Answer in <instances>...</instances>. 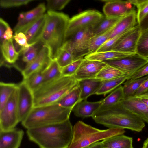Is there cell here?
<instances>
[{
    "instance_id": "obj_1",
    "label": "cell",
    "mask_w": 148,
    "mask_h": 148,
    "mask_svg": "<svg viewBox=\"0 0 148 148\" xmlns=\"http://www.w3.org/2000/svg\"><path fill=\"white\" fill-rule=\"evenodd\" d=\"M69 119L60 123L28 129L29 139L40 148H68L73 135Z\"/></svg>"
},
{
    "instance_id": "obj_2",
    "label": "cell",
    "mask_w": 148,
    "mask_h": 148,
    "mask_svg": "<svg viewBox=\"0 0 148 148\" xmlns=\"http://www.w3.org/2000/svg\"><path fill=\"white\" fill-rule=\"evenodd\" d=\"M92 118L97 123L109 128L127 129L140 132L145 127L139 117L123 107L120 102L106 107H100Z\"/></svg>"
},
{
    "instance_id": "obj_3",
    "label": "cell",
    "mask_w": 148,
    "mask_h": 148,
    "mask_svg": "<svg viewBox=\"0 0 148 148\" xmlns=\"http://www.w3.org/2000/svg\"><path fill=\"white\" fill-rule=\"evenodd\" d=\"M46 21L40 41L48 48L52 60H55L64 42L65 32L70 19L62 12L47 11Z\"/></svg>"
},
{
    "instance_id": "obj_4",
    "label": "cell",
    "mask_w": 148,
    "mask_h": 148,
    "mask_svg": "<svg viewBox=\"0 0 148 148\" xmlns=\"http://www.w3.org/2000/svg\"><path fill=\"white\" fill-rule=\"evenodd\" d=\"M77 85V81L73 76H63L43 83L33 92L34 107L56 103Z\"/></svg>"
},
{
    "instance_id": "obj_5",
    "label": "cell",
    "mask_w": 148,
    "mask_h": 148,
    "mask_svg": "<svg viewBox=\"0 0 148 148\" xmlns=\"http://www.w3.org/2000/svg\"><path fill=\"white\" fill-rule=\"evenodd\" d=\"M72 110L57 103L33 107L22 125L28 129L62 122L69 119Z\"/></svg>"
},
{
    "instance_id": "obj_6",
    "label": "cell",
    "mask_w": 148,
    "mask_h": 148,
    "mask_svg": "<svg viewBox=\"0 0 148 148\" xmlns=\"http://www.w3.org/2000/svg\"><path fill=\"white\" fill-rule=\"evenodd\" d=\"M125 132L124 129L122 128L100 130L79 121L73 126V137L68 148H84L93 143L123 134Z\"/></svg>"
},
{
    "instance_id": "obj_7",
    "label": "cell",
    "mask_w": 148,
    "mask_h": 148,
    "mask_svg": "<svg viewBox=\"0 0 148 148\" xmlns=\"http://www.w3.org/2000/svg\"><path fill=\"white\" fill-rule=\"evenodd\" d=\"M95 27L83 29L76 32L64 42L61 48L67 50L74 55L75 60L88 54L90 40Z\"/></svg>"
},
{
    "instance_id": "obj_8",
    "label": "cell",
    "mask_w": 148,
    "mask_h": 148,
    "mask_svg": "<svg viewBox=\"0 0 148 148\" xmlns=\"http://www.w3.org/2000/svg\"><path fill=\"white\" fill-rule=\"evenodd\" d=\"M104 17L101 12L95 10H86L73 16L69 20L64 42L79 30L89 27H95Z\"/></svg>"
},
{
    "instance_id": "obj_9",
    "label": "cell",
    "mask_w": 148,
    "mask_h": 148,
    "mask_svg": "<svg viewBox=\"0 0 148 148\" xmlns=\"http://www.w3.org/2000/svg\"><path fill=\"white\" fill-rule=\"evenodd\" d=\"M18 85L11 96L0 110V130H7L15 128L20 122L18 106Z\"/></svg>"
},
{
    "instance_id": "obj_10",
    "label": "cell",
    "mask_w": 148,
    "mask_h": 148,
    "mask_svg": "<svg viewBox=\"0 0 148 148\" xmlns=\"http://www.w3.org/2000/svg\"><path fill=\"white\" fill-rule=\"evenodd\" d=\"M103 62L131 76L148 62V58L136 53L120 59Z\"/></svg>"
},
{
    "instance_id": "obj_11",
    "label": "cell",
    "mask_w": 148,
    "mask_h": 148,
    "mask_svg": "<svg viewBox=\"0 0 148 148\" xmlns=\"http://www.w3.org/2000/svg\"><path fill=\"white\" fill-rule=\"evenodd\" d=\"M18 106L20 122L28 116L34 106L33 93L25 79L18 84Z\"/></svg>"
},
{
    "instance_id": "obj_12",
    "label": "cell",
    "mask_w": 148,
    "mask_h": 148,
    "mask_svg": "<svg viewBox=\"0 0 148 148\" xmlns=\"http://www.w3.org/2000/svg\"><path fill=\"white\" fill-rule=\"evenodd\" d=\"M141 32L139 25H136L123 35L112 50L129 54H136Z\"/></svg>"
},
{
    "instance_id": "obj_13",
    "label": "cell",
    "mask_w": 148,
    "mask_h": 148,
    "mask_svg": "<svg viewBox=\"0 0 148 148\" xmlns=\"http://www.w3.org/2000/svg\"><path fill=\"white\" fill-rule=\"evenodd\" d=\"M46 10L45 3H42L30 10L20 13L13 29L14 33L23 32L44 14Z\"/></svg>"
},
{
    "instance_id": "obj_14",
    "label": "cell",
    "mask_w": 148,
    "mask_h": 148,
    "mask_svg": "<svg viewBox=\"0 0 148 148\" xmlns=\"http://www.w3.org/2000/svg\"><path fill=\"white\" fill-rule=\"evenodd\" d=\"M105 4L103 11L106 17H121L134 10L128 0H102Z\"/></svg>"
},
{
    "instance_id": "obj_15",
    "label": "cell",
    "mask_w": 148,
    "mask_h": 148,
    "mask_svg": "<svg viewBox=\"0 0 148 148\" xmlns=\"http://www.w3.org/2000/svg\"><path fill=\"white\" fill-rule=\"evenodd\" d=\"M106 65L103 62L84 58L73 76L77 81L96 78L98 73Z\"/></svg>"
},
{
    "instance_id": "obj_16",
    "label": "cell",
    "mask_w": 148,
    "mask_h": 148,
    "mask_svg": "<svg viewBox=\"0 0 148 148\" xmlns=\"http://www.w3.org/2000/svg\"><path fill=\"white\" fill-rule=\"evenodd\" d=\"M52 60L48 48L44 45L35 59L21 71L23 79H26L35 72L43 71Z\"/></svg>"
},
{
    "instance_id": "obj_17",
    "label": "cell",
    "mask_w": 148,
    "mask_h": 148,
    "mask_svg": "<svg viewBox=\"0 0 148 148\" xmlns=\"http://www.w3.org/2000/svg\"><path fill=\"white\" fill-rule=\"evenodd\" d=\"M24 132L14 128L7 130H0V148H19Z\"/></svg>"
},
{
    "instance_id": "obj_18",
    "label": "cell",
    "mask_w": 148,
    "mask_h": 148,
    "mask_svg": "<svg viewBox=\"0 0 148 148\" xmlns=\"http://www.w3.org/2000/svg\"><path fill=\"white\" fill-rule=\"evenodd\" d=\"M125 108L139 117L148 124V106L135 96L125 98L120 102Z\"/></svg>"
},
{
    "instance_id": "obj_19",
    "label": "cell",
    "mask_w": 148,
    "mask_h": 148,
    "mask_svg": "<svg viewBox=\"0 0 148 148\" xmlns=\"http://www.w3.org/2000/svg\"><path fill=\"white\" fill-rule=\"evenodd\" d=\"M43 45L40 41L28 48H23L19 53L18 59L13 65L18 69L20 65H23V70L35 59Z\"/></svg>"
},
{
    "instance_id": "obj_20",
    "label": "cell",
    "mask_w": 148,
    "mask_h": 148,
    "mask_svg": "<svg viewBox=\"0 0 148 148\" xmlns=\"http://www.w3.org/2000/svg\"><path fill=\"white\" fill-rule=\"evenodd\" d=\"M136 20L137 13L134 9L118 21L114 27L109 39L132 29L136 25Z\"/></svg>"
},
{
    "instance_id": "obj_21",
    "label": "cell",
    "mask_w": 148,
    "mask_h": 148,
    "mask_svg": "<svg viewBox=\"0 0 148 148\" xmlns=\"http://www.w3.org/2000/svg\"><path fill=\"white\" fill-rule=\"evenodd\" d=\"M46 21L45 14L23 32L27 39L28 43L33 45L40 41Z\"/></svg>"
},
{
    "instance_id": "obj_22",
    "label": "cell",
    "mask_w": 148,
    "mask_h": 148,
    "mask_svg": "<svg viewBox=\"0 0 148 148\" xmlns=\"http://www.w3.org/2000/svg\"><path fill=\"white\" fill-rule=\"evenodd\" d=\"M103 99L95 102H88L87 100L80 101L73 108L72 111L76 116L84 118L92 117L100 107Z\"/></svg>"
},
{
    "instance_id": "obj_23",
    "label": "cell",
    "mask_w": 148,
    "mask_h": 148,
    "mask_svg": "<svg viewBox=\"0 0 148 148\" xmlns=\"http://www.w3.org/2000/svg\"><path fill=\"white\" fill-rule=\"evenodd\" d=\"M103 80L96 78L77 81L80 93V101L87 100L91 95L95 94L101 87Z\"/></svg>"
},
{
    "instance_id": "obj_24",
    "label": "cell",
    "mask_w": 148,
    "mask_h": 148,
    "mask_svg": "<svg viewBox=\"0 0 148 148\" xmlns=\"http://www.w3.org/2000/svg\"><path fill=\"white\" fill-rule=\"evenodd\" d=\"M132 137L123 134L114 136L102 141L104 148H134Z\"/></svg>"
},
{
    "instance_id": "obj_25",
    "label": "cell",
    "mask_w": 148,
    "mask_h": 148,
    "mask_svg": "<svg viewBox=\"0 0 148 148\" xmlns=\"http://www.w3.org/2000/svg\"><path fill=\"white\" fill-rule=\"evenodd\" d=\"M80 89L77 85L56 103L64 108L73 109L80 101Z\"/></svg>"
},
{
    "instance_id": "obj_26",
    "label": "cell",
    "mask_w": 148,
    "mask_h": 148,
    "mask_svg": "<svg viewBox=\"0 0 148 148\" xmlns=\"http://www.w3.org/2000/svg\"><path fill=\"white\" fill-rule=\"evenodd\" d=\"M132 54H133L111 50L89 54L85 56L84 58L89 60L104 62L120 59Z\"/></svg>"
},
{
    "instance_id": "obj_27",
    "label": "cell",
    "mask_w": 148,
    "mask_h": 148,
    "mask_svg": "<svg viewBox=\"0 0 148 148\" xmlns=\"http://www.w3.org/2000/svg\"><path fill=\"white\" fill-rule=\"evenodd\" d=\"M130 77L129 76H125L103 80L101 87L95 94L105 95L118 87Z\"/></svg>"
},
{
    "instance_id": "obj_28",
    "label": "cell",
    "mask_w": 148,
    "mask_h": 148,
    "mask_svg": "<svg viewBox=\"0 0 148 148\" xmlns=\"http://www.w3.org/2000/svg\"><path fill=\"white\" fill-rule=\"evenodd\" d=\"M43 83L59 78L62 76L61 68L56 60H52L47 67L42 71Z\"/></svg>"
},
{
    "instance_id": "obj_29",
    "label": "cell",
    "mask_w": 148,
    "mask_h": 148,
    "mask_svg": "<svg viewBox=\"0 0 148 148\" xmlns=\"http://www.w3.org/2000/svg\"><path fill=\"white\" fill-rule=\"evenodd\" d=\"M122 17H106L105 16L104 19L94 28L93 32V36L102 34L112 29Z\"/></svg>"
},
{
    "instance_id": "obj_30",
    "label": "cell",
    "mask_w": 148,
    "mask_h": 148,
    "mask_svg": "<svg viewBox=\"0 0 148 148\" xmlns=\"http://www.w3.org/2000/svg\"><path fill=\"white\" fill-rule=\"evenodd\" d=\"M125 76H130V75L107 64L98 73L96 78L102 80H104Z\"/></svg>"
},
{
    "instance_id": "obj_31",
    "label": "cell",
    "mask_w": 148,
    "mask_h": 148,
    "mask_svg": "<svg viewBox=\"0 0 148 148\" xmlns=\"http://www.w3.org/2000/svg\"><path fill=\"white\" fill-rule=\"evenodd\" d=\"M148 77L147 75L130 81L126 80L123 86L124 98L134 96L142 83Z\"/></svg>"
},
{
    "instance_id": "obj_32",
    "label": "cell",
    "mask_w": 148,
    "mask_h": 148,
    "mask_svg": "<svg viewBox=\"0 0 148 148\" xmlns=\"http://www.w3.org/2000/svg\"><path fill=\"white\" fill-rule=\"evenodd\" d=\"M113 28L103 34L93 36L92 37L89 46L88 54L96 52L100 47L109 39Z\"/></svg>"
},
{
    "instance_id": "obj_33",
    "label": "cell",
    "mask_w": 148,
    "mask_h": 148,
    "mask_svg": "<svg viewBox=\"0 0 148 148\" xmlns=\"http://www.w3.org/2000/svg\"><path fill=\"white\" fill-rule=\"evenodd\" d=\"M13 83H0V110L3 108L17 86Z\"/></svg>"
},
{
    "instance_id": "obj_34",
    "label": "cell",
    "mask_w": 148,
    "mask_h": 148,
    "mask_svg": "<svg viewBox=\"0 0 148 148\" xmlns=\"http://www.w3.org/2000/svg\"><path fill=\"white\" fill-rule=\"evenodd\" d=\"M123 87L120 85L105 99L100 107H106L119 103L124 99Z\"/></svg>"
},
{
    "instance_id": "obj_35",
    "label": "cell",
    "mask_w": 148,
    "mask_h": 148,
    "mask_svg": "<svg viewBox=\"0 0 148 148\" xmlns=\"http://www.w3.org/2000/svg\"><path fill=\"white\" fill-rule=\"evenodd\" d=\"M136 53L143 58H148V29L141 31Z\"/></svg>"
},
{
    "instance_id": "obj_36",
    "label": "cell",
    "mask_w": 148,
    "mask_h": 148,
    "mask_svg": "<svg viewBox=\"0 0 148 148\" xmlns=\"http://www.w3.org/2000/svg\"><path fill=\"white\" fill-rule=\"evenodd\" d=\"M19 53L16 51L14 47L13 39L8 40L5 56L2 61L0 62V66L5 62L10 65H13L17 60Z\"/></svg>"
},
{
    "instance_id": "obj_37",
    "label": "cell",
    "mask_w": 148,
    "mask_h": 148,
    "mask_svg": "<svg viewBox=\"0 0 148 148\" xmlns=\"http://www.w3.org/2000/svg\"><path fill=\"white\" fill-rule=\"evenodd\" d=\"M60 66L64 67L75 60L73 54L69 51L61 48L55 59Z\"/></svg>"
},
{
    "instance_id": "obj_38",
    "label": "cell",
    "mask_w": 148,
    "mask_h": 148,
    "mask_svg": "<svg viewBox=\"0 0 148 148\" xmlns=\"http://www.w3.org/2000/svg\"><path fill=\"white\" fill-rule=\"evenodd\" d=\"M132 4L137 8V21L138 23L148 14V0H129Z\"/></svg>"
},
{
    "instance_id": "obj_39",
    "label": "cell",
    "mask_w": 148,
    "mask_h": 148,
    "mask_svg": "<svg viewBox=\"0 0 148 148\" xmlns=\"http://www.w3.org/2000/svg\"><path fill=\"white\" fill-rule=\"evenodd\" d=\"M42 71L35 72L25 79L28 86L32 92L39 87L43 82Z\"/></svg>"
},
{
    "instance_id": "obj_40",
    "label": "cell",
    "mask_w": 148,
    "mask_h": 148,
    "mask_svg": "<svg viewBox=\"0 0 148 148\" xmlns=\"http://www.w3.org/2000/svg\"><path fill=\"white\" fill-rule=\"evenodd\" d=\"M13 39L16 43L14 47L18 53L23 48H28L33 45L28 43L26 36L21 32L15 33Z\"/></svg>"
},
{
    "instance_id": "obj_41",
    "label": "cell",
    "mask_w": 148,
    "mask_h": 148,
    "mask_svg": "<svg viewBox=\"0 0 148 148\" xmlns=\"http://www.w3.org/2000/svg\"><path fill=\"white\" fill-rule=\"evenodd\" d=\"M84 58L77 60L66 66L61 68V72L63 76H73L79 68Z\"/></svg>"
},
{
    "instance_id": "obj_42",
    "label": "cell",
    "mask_w": 148,
    "mask_h": 148,
    "mask_svg": "<svg viewBox=\"0 0 148 148\" xmlns=\"http://www.w3.org/2000/svg\"><path fill=\"white\" fill-rule=\"evenodd\" d=\"M70 0H47L46 9L48 11L56 12L63 9L70 1Z\"/></svg>"
},
{
    "instance_id": "obj_43",
    "label": "cell",
    "mask_w": 148,
    "mask_h": 148,
    "mask_svg": "<svg viewBox=\"0 0 148 148\" xmlns=\"http://www.w3.org/2000/svg\"><path fill=\"white\" fill-rule=\"evenodd\" d=\"M33 0H0V6L3 8H8L25 5Z\"/></svg>"
},
{
    "instance_id": "obj_44",
    "label": "cell",
    "mask_w": 148,
    "mask_h": 148,
    "mask_svg": "<svg viewBox=\"0 0 148 148\" xmlns=\"http://www.w3.org/2000/svg\"><path fill=\"white\" fill-rule=\"evenodd\" d=\"M148 75V62L140 68L126 80L130 81Z\"/></svg>"
},
{
    "instance_id": "obj_45",
    "label": "cell",
    "mask_w": 148,
    "mask_h": 148,
    "mask_svg": "<svg viewBox=\"0 0 148 148\" xmlns=\"http://www.w3.org/2000/svg\"><path fill=\"white\" fill-rule=\"evenodd\" d=\"M148 92V77L142 83L134 96H137Z\"/></svg>"
},
{
    "instance_id": "obj_46",
    "label": "cell",
    "mask_w": 148,
    "mask_h": 148,
    "mask_svg": "<svg viewBox=\"0 0 148 148\" xmlns=\"http://www.w3.org/2000/svg\"><path fill=\"white\" fill-rule=\"evenodd\" d=\"M13 31L8 26L3 32V37L4 39L6 40H8L13 39Z\"/></svg>"
},
{
    "instance_id": "obj_47",
    "label": "cell",
    "mask_w": 148,
    "mask_h": 148,
    "mask_svg": "<svg viewBox=\"0 0 148 148\" xmlns=\"http://www.w3.org/2000/svg\"><path fill=\"white\" fill-rule=\"evenodd\" d=\"M141 31L148 29V14L138 24Z\"/></svg>"
},
{
    "instance_id": "obj_48",
    "label": "cell",
    "mask_w": 148,
    "mask_h": 148,
    "mask_svg": "<svg viewBox=\"0 0 148 148\" xmlns=\"http://www.w3.org/2000/svg\"><path fill=\"white\" fill-rule=\"evenodd\" d=\"M84 148H104L102 142L98 141L93 143Z\"/></svg>"
},
{
    "instance_id": "obj_49",
    "label": "cell",
    "mask_w": 148,
    "mask_h": 148,
    "mask_svg": "<svg viewBox=\"0 0 148 148\" xmlns=\"http://www.w3.org/2000/svg\"><path fill=\"white\" fill-rule=\"evenodd\" d=\"M142 148H148V138L143 142Z\"/></svg>"
},
{
    "instance_id": "obj_50",
    "label": "cell",
    "mask_w": 148,
    "mask_h": 148,
    "mask_svg": "<svg viewBox=\"0 0 148 148\" xmlns=\"http://www.w3.org/2000/svg\"><path fill=\"white\" fill-rule=\"evenodd\" d=\"M136 97H137L139 98H148V92L143 95Z\"/></svg>"
},
{
    "instance_id": "obj_51",
    "label": "cell",
    "mask_w": 148,
    "mask_h": 148,
    "mask_svg": "<svg viewBox=\"0 0 148 148\" xmlns=\"http://www.w3.org/2000/svg\"><path fill=\"white\" fill-rule=\"evenodd\" d=\"M141 100L148 106V98H140Z\"/></svg>"
}]
</instances>
